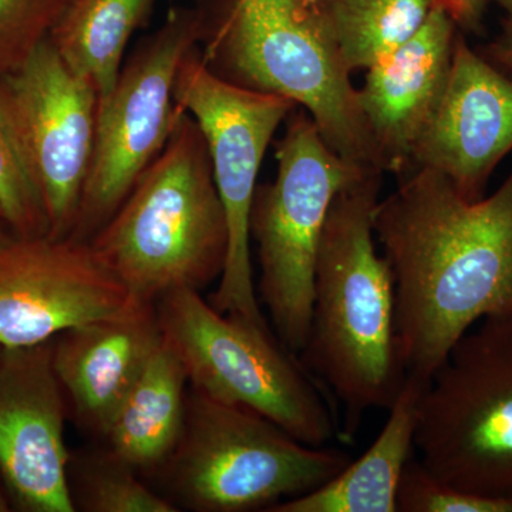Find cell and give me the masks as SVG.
I'll return each instance as SVG.
<instances>
[{
    "instance_id": "cell-1",
    "label": "cell",
    "mask_w": 512,
    "mask_h": 512,
    "mask_svg": "<svg viewBox=\"0 0 512 512\" xmlns=\"http://www.w3.org/2000/svg\"><path fill=\"white\" fill-rule=\"evenodd\" d=\"M399 178L373 228L393 272L407 376L427 383L468 330L512 312V168L476 201L426 168Z\"/></svg>"
},
{
    "instance_id": "cell-2",
    "label": "cell",
    "mask_w": 512,
    "mask_h": 512,
    "mask_svg": "<svg viewBox=\"0 0 512 512\" xmlns=\"http://www.w3.org/2000/svg\"><path fill=\"white\" fill-rule=\"evenodd\" d=\"M383 173L370 171L338 192L313 275L311 328L302 365L338 403L340 436L355 440L363 417L389 410L407 380L392 268L376 248L373 215Z\"/></svg>"
},
{
    "instance_id": "cell-3",
    "label": "cell",
    "mask_w": 512,
    "mask_h": 512,
    "mask_svg": "<svg viewBox=\"0 0 512 512\" xmlns=\"http://www.w3.org/2000/svg\"><path fill=\"white\" fill-rule=\"evenodd\" d=\"M195 8L202 22V62L215 76L291 100L343 160L383 173L352 72L319 2L197 0Z\"/></svg>"
},
{
    "instance_id": "cell-4",
    "label": "cell",
    "mask_w": 512,
    "mask_h": 512,
    "mask_svg": "<svg viewBox=\"0 0 512 512\" xmlns=\"http://www.w3.org/2000/svg\"><path fill=\"white\" fill-rule=\"evenodd\" d=\"M90 245L137 301L156 303L177 289L201 292L220 279L227 217L207 140L187 111Z\"/></svg>"
},
{
    "instance_id": "cell-5",
    "label": "cell",
    "mask_w": 512,
    "mask_h": 512,
    "mask_svg": "<svg viewBox=\"0 0 512 512\" xmlns=\"http://www.w3.org/2000/svg\"><path fill=\"white\" fill-rule=\"evenodd\" d=\"M352 461L312 447L261 414L190 389L180 440L154 474L180 510L268 512L332 480Z\"/></svg>"
},
{
    "instance_id": "cell-6",
    "label": "cell",
    "mask_w": 512,
    "mask_h": 512,
    "mask_svg": "<svg viewBox=\"0 0 512 512\" xmlns=\"http://www.w3.org/2000/svg\"><path fill=\"white\" fill-rule=\"evenodd\" d=\"M156 311L192 389L261 414L308 446L326 447L339 433L315 379L274 330L217 311L194 289L165 293Z\"/></svg>"
},
{
    "instance_id": "cell-7",
    "label": "cell",
    "mask_w": 512,
    "mask_h": 512,
    "mask_svg": "<svg viewBox=\"0 0 512 512\" xmlns=\"http://www.w3.org/2000/svg\"><path fill=\"white\" fill-rule=\"evenodd\" d=\"M414 447L441 483L512 495V312L478 322L430 377Z\"/></svg>"
},
{
    "instance_id": "cell-8",
    "label": "cell",
    "mask_w": 512,
    "mask_h": 512,
    "mask_svg": "<svg viewBox=\"0 0 512 512\" xmlns=\"http://www.w3.org/2000/svg\"><path fill=\"white\" fill-rule=\"evenodd\" d=\"M276 160L275 180L256 188L249 231L261 268L259 302L276 338L295 355L311 328L316 256L332 202L346 185L376 170L338 156L299 107L286 119Z\"/></svg>"
},
{
    "instance_id": "cell-9",
    "label": "cell",
    "mask_w": 512,
    "mask_h": 512,
    "mask_svg": "<svg viewBox=\"0 0 512 512\" xmlns=\"http://www.w3.org/2000/svg\"><path fill=\"white\" fill-rule=\"evenodd\" d=\"M174 99L204 133L227 217V262L210 303L221 313L272 330L256 292L249 221L266 150L296 106L285 97L252 92L215 76L202 62L200 45L180 64Z\"/></svg>"
},
{
    "instance_id": "cell-10",
    "label": "cell",
    "mask_w": 512,
    "mask_h": 512,
    "mask_svg": "<svg viewBox=\"0 0 512 512\" xmlns=\"http://www.w3.org/2000/svg\"><path fill=\"white\" fill-rule=\"evenodd\" d=\"M201 37L198 9L175 8L123 64L113 92L99 101L92 164L70 238L90 242L163 151L181 111L174 99L178 69Z\"/></svg>"
},
{
    "instance_id": "cell-11",
    "label": "cell",
    "mask_w": 512,
    "mask_h": 512,
    "mask_svg": "<svg viewBox=\"0 0 512 512\" xmlns=\"http://www.w3.org/2000/svg\"><path fill=\"white\" fill-rule=\"evenodd\" d=\"M47 217V237L70 238L96 143L99 93L50 39L0 77Z\"/></svg>"
},
{
    "instance_id": "cell-12",
    "label": "cell",
    "mask_w": 512,
    "mask_h": 512,
    "mask_svg": "<svg viewBox=\"0 0 512 512\" xmlns=\"http://www.w3.org/2000/svg\"><path fill=\"white\" fill-rule=\"evenodd\" d=\"M131 301L90 242L47 235L0 239V348L47 342Z\"/></svg>"
},
{
    "instance_id": "cell-13",
    "label": "cell",
    "mask_w": 512,
    "mask_h": 512,
    "mask_svg": "<svg viewBox=\"0 0 512 512\" xmlns=\"http://www.w3.org/2000/svg\"><path fill=\"white\" fill-rule=\"evenodd\" d=\"M66 403L53 339L0 350V478L19 511H76L67 478Z\"/></svg>"
},
{
    "instance_id": "cell-14",
    "label": "cell",
    "mask_w": 512,
    "mask_h": 512,
    "mask_svg": "<svg viewBox=\"0 0 512 512\" xmlns=\"http://www.w3.org/2000/svg\"><path fill=\"white\" fill-rule=\"evenodd\" d=\"M511 151L512 77L458 33L446 89L413 148L409 171H436L476 201Z\"/></svg>"
},
{
    "instance_id": "cell-15",
    "label": "cell",
    "mask_w": 512,
    "mask_h": 512,
    "mask_svg": "<svg viewBox=\"0 0 512 512\" xmlns=\"http://www.w3.org/2000/svg\"><path fill=\"white\" fill-rule=\"evenodd\" d=\"M458 29L434 6L406 45L365 70L357 97L383 173L400 177L410 170L413 148L446 89Z\"/></svg>"
},
{
    "instance_id": "cell-16",
    "label": "cell",
    "mask_w": 512,
    "mask_h": 512,
    "mask_svg": "<svg viewBox=\"0 0 512 512\" xmlns=\"http://www.w3.org/2000/svg\"><path fill=\"white\" fill-rule=\"evenodd\" d=\"M161 345L156 303L134 298L123 311L57 335L53 366L77 426L94 439H103Z\"/></svg>"
},
{
    "instance_id": "cell-17",
    "label": "cell",
    "mask_w": 512,
    "mask_h": 512,
    "mask_svg": "<svg viewBox=\"0 0 512 512\" xmlns=\"http://www.w3.org/2000/svg\"><path fill=\"white\" fill-rule=\"evenodd\" d=\"M426 382L407 376L372 446L311 493L268 512H397L404 468L416 454L417 403Z\"/></svg>"
},
{
    "instance_id": "cell-18",
    "label": "cell",
    "mask_w": 512,
    "mask_h": 512,
    "mask_svg": "<svg viewBox=\"0 0 512 512\" xmlns=\"http://www.w3.org/2000/svg\"><path fill=\"white\" fill-rule=\"evenodd\" d=\"M187 384L183 363L163 339L111 421L103 447L141 477H153L180 440Z\"/></svg>"
},
{
    "instance_id": "cell-19",
    "label": "cell",
    "mask_w": 512,
    "mask_h": 512,
    "mask_svg": "<svg viewBox=\"0 0 512 512\" xmlns=\"http://www.w3.org/2000/svg\"><path fill=\"white\" fill-rule=\"evenodd\" d=\"M157 0H73L50 35L67 66L89 80L99 101L113 92L124 52L137 29L146 25Z\"/></svg>"
},
{
    "instance_id": "cell-20",
    "label": "cell",
    "mask_w": 512,
    "mask_h": 512,
    "mask_svg": "<svg viewBox=\"0 0 512 512\" xmlns=\"http://www.w3.org/2000/svg\"><path fill=\"white\" fill-rule=\"evenodd\" d=\"M350 72L392 56L421 29L434 0H318Z\"/></svg>"
},
{
    "instance_id": "cell-21",
    "label": "cell",
    "mask_w": 512,
    "mask_h": 512,
    "mask_svg": "<svg viewBox=\"0 0 512 512\" xmlns=\"http://www.w3.org/2000/svg\"><path fill=\"white\" fill-rule=\"evenodd\" d=\"M133 467L107 448L70 454L67 466L74 510L84 512H177L148 487Z\"/></svg>"
},
{
    "instance_id": "cell-22",
    "label": "cell",
    "mask_w": 512,
    "mask_h": 512,
    "mask_svg": "<svg viewBox=\"0 0 512 512\" xmlns=\"http://www.w3.org/2000/svg\"><path fill=\"white\" fill-rule=\"evenodd\" d=\"M0 217L18 237L49 232L45 204L30 167L18 124L0 84Z\"/></svg>"
},
{
    "instance_id": "cell-23",
    "label": "cell",
    "mask_w": 512,
    "mask_h": 512,
    "mask_svg": "<svg viewBox=\"0 0 512 512\" xmlns=\"http://www.w3.org/2000/svg\"><path fill=\"white\" fill-rule=\"evenodd\" d=\"M73 0H0V77L15 72L52 35Z\"/></svg>"
},
{
    "instance_id": "cell-24",
    "label": "cell",
    "mask_w": 512,
    "mask_h": 512,
    "mask_svg": "<svg viewBox=\"0 0 512 512\" xmlns=\"http://www.w3.org/2000/svg\"><path fill=\"white\" fill-rule=\"evenodd\" d=\"M397 512H512V495L470 493L441 483L414 454L400 481Z\"/></svg>"
},
{
    "instance_id": "cell-25",
    "label": "cell",
    "mask_w": 512,
    "mask_h": 512,
    "mask_svg": "<svg viewBox=\"0 0 512 512\" xmlns=\"http://www.w3.org/2000/svg\"><path fill=\"white\" fill-rule=\"evenodd\" d=\"M495 3L503 10V32L480 53L512 77V0H495Z\"/></svg>"
},
{
    "instance_id": "cell-26",
    "label": "cell",
    "mask_w": 512,
    "mask_h": 512,
    "mask_svg": "<svg viewBox=\"0 0 512 512\" xmlns=\"http://www.w3.org/2000/svg\"><path fill=\"white\" fill-rule=\"evenodd\" d=\"M488 0H434V5L446 10L458 28L477 30L483 19Z\"/></svg>"
},
{
    "instance_id": "cell-27",
    "label": "cell",
    "mask_w": 512,
    "mask_h": 512,
    "mask_svg": "<svg viewBox=\"0 0 512 512\" xmlns=\"http://www.w3.org/2000/svg\"><path fill=\"white\" fill-rule=\"evenodd\" d=\"M12 510V504H10L9 495L6 493L5 485H3L2 478H0V512H6Z\"/></svg>"
},
{
    "instance_id": "cell-28",
    "label": "cell",
    "mask_w": 512,
    "mask_h": 512,
    "mask_svg": "<svg viewBox=\"0 0 512 512\" xmlns=\"http://www.w3.org/2000/svg\"><path fill=\"white\" fill-rule=\"evenodd\" d=\"M10 234H13V232L10 231V228L8 225H6V222L3 221L2 217H0V239L8 237Z\"/></svg>"
},
{
    "instance_id": "cell-29",
    "label": "cell",
    "mask_w": 512,
    "mask_h": 512,
    "mask_svg": "<svg viewBox=\"0 0 512 512\" xmlns=\"http://www.w3.org/2000/svg\"><path fill=\"white\" fill-rule=\"evenodd\" d=\"M309 2H318V0H309Z\"/></svg>"
},
{
    "instance_id": "cell-30",
    "label": "cell",
    "mask_w": 512,
    "mask_h": 512,
    "mask_svg": "<svg viewBox=\"0 0 512 512\" xmlns=\"http://www.w3.org/2000/svg\"><path fill=\"white\" fill-rule=\"evenodd\" d=\"M0 350H2V348H0Z\"/></svg>"
}]
</instances>
